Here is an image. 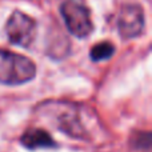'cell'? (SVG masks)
<instances>
[{"label":"cell","mask_w":152,"mask_h":152,"mask_svg":"<svg viewBox=\"0 0 152 152\" xmlns=\"http://www.w3.org/2000/svg\"><path fill=\"white\" fill-rule=\"evenodd\" d=\"M36 75V66L31 59L11 51L0 50V83L20 86L28 83Z\"/></svg>","instance_id":"obj_1"},{"label":"cell","mask_w":152,"mask_h":152,"mask_svg":"<svg viewBox=\"0 0 152 152\" xmlns=\"http://www.w3.org/2000/svg\"><path fill=\"white\" fill-rule=\"evenodd\" d=\"M60 13L67 29L79 39L89 36L94 31V23L89 10L76 0H66L60 5Z\"/></svg>","instance_id":"obj_2"},{"label":"cell","mask_w":152,"mask_h":152,"mask_svg":"<svg viewBox=\"0 0 152 152\" xmlns=\"http://www.w3.org/2000/svg\"><path fill=\"white\" fill-rule=\"evenodd\" d=\"M5 34L12 44L29 47L36 34V21L31 16L20 11H15L5 24Z\"/></svg>","instance_id":"obj_3"},{"label":"cell","mask_w":152,"mask_h":152,"mask_svg":"<svg viewBox=\"0 0 152 152\" xmlns=\"http://www.w3.org/2000/svg\"><path fill=\"white\" fill-rule=\"evenodd\" d=\"M118 29L123 39H134L144 29V11L137 4H127L119 12Z\"/></svg>","instance_id":"obj_4"},{"label":"cell","mask_w":152,"mask_h":152,"mask_svg":"<svg viewBox=\"0 0 152 152\" xmlns=\"http://www.w3.org/2000/svg\"><path fill=\"white\" fill-rule=\"evenodd\" d=\"M21 144L28 150H37V148H53L56 145L48 132L40 128H31L23 134L20 139Z\"/></svg>","instance_id":"obj_5"},{"label":"cell","mask_w":152,"mask_h":152,"mask_svg":"<svg viewBox=\"0 0 152 152\" xmlns=\"http://www.w3.org/2000/svg\"><path fill=\"white\" fill-rule=\"evenodd\" d=\"M113 53H115V45L110 42H102L92 47L89 56L94 61H102L112 58Z\"/></svg>","instance_id":"obj_6"}]
</instances>
